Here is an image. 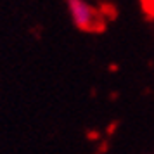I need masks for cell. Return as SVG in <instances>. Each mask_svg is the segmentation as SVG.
I'll return each mask as SVG.
<instances>
[{"label":"cell","instance_id":"obj_2","mask_svg":"<svg viewBox=\"0 0 154 154\" xmlns=\"http://www.w3.org/2000/svg\"><path fill=\"white\" fill-rule=\"evenodd\" d=\"M146 4H154V0H146Z\"/></svg>","mask_w":154,"mask_h":154},{"label":"cell","instance_id":"obj_1","mask_svg":"<svg viewBox=\"0 0 154 154\" xmlns=\"http://www.w3.org/2000/svg\"><path fill=\"white\" fill-rule=\"evenodd\" d=\"M66 9L75 28L85 33L104 31V21L99 11L87 0H66Z\"/></svg>","mask_w":154,"mask_h":154}]
</instances>
